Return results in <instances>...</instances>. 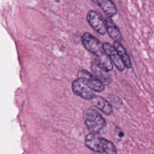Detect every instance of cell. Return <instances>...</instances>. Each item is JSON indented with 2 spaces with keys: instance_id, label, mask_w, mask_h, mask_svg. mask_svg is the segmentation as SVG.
I'll return each mask as SVG.
<instances>
[{
  "instance_id": "6da1fadb",
  "label": "cell",
  "mask_w": 154,
  "mask_h": 154,
  "mask_svg": "<svg viewBox=\"0 0 154 154\" xmlns=\"http://www.w3.org/2000/svg\"><path fill=\"white\" fill-rule=\"evenodd\" d=\"M85 144L88 148L97 153L101 154H117L116 147L111 141L94 133H90L86 135Z\"/></svg>"
},
{
  "instance_id": "7a4b0ae2",
  "label": "cell",
  "mask_w": 154,
  "mask_h": 154,
  "mask_svg": "<svg viewBox=\"0 0 154 154\" xmlns=\"http://www.w3.org/2000/svg\"><path fill=\"white\" fill-rule=\"evenodd\" d=\"M85 124L91 133L100 132L106 126V121L101 114L94 109H87L84 115Z\"/></svg>"
},
{
  "instance_id": "3957f363",
  "label": "cell",
  "mask_w": 154,
  "mask_h": 154,
  "mask_svg": "<svg viewBox=\"0 0 154 154\" xmlns=\"http://www.w3.org/2000/svg\"><path fill=\"white\" fill-rule=\"evenodd\" d=\"M81 42L84 48L91 54L96 55L97 58L105 54L103 48V44L91 34L84 33L81 37Z\"/></svg>"
},
{
  "instance_id": "277c9868",
  "label": "cell",
  "mask_w": 154,
  "mask_h": 154,
  "mask_svg": "<svg viewBox=\"0 0 154 154\" xmlns=\"http://www.w3.org/2000/svg\"><path fill=\"white\" fill-rule=\"evenodd\" d=\"M78 77L94 91L101 92L105 89L104 83L86 70H79L78 72Z\"/></svg>"
},
{
  "instance_id": "5b68a950",
  "label": "cell",
  "mask_w": 154,
  "mask_h": 154,
  "mask_svg": "<svg viewBox=\"0 0 154 154\" xmlns=\"http://www.w3.org/2000/svg\"><path fill=\"white\" fill-rule=\"evenodd\" d=\"M87 20L88 24L97 32L104 35L106 32V22L102 16L95 10H90L87 14Z\"/></svg>"
},
{
  "instance_id": "8992f818",
  "label": "cell",
  "mask_w": 154,
  "mask_h": 154,
  "mask_svg": "<svg viewBox=\"0 0 154 154\" xmlns=\"http://www.w3.org/2000/svg\"><path fill=\"white\" fill-rule=\"evenodd\" d=\"M72 88L76 95L84 99L91 100L96 96L94 91L79 78L73 81Z\"/></svg>"
},
{
  "instance_id": "52a82bcc",
  "label": "cell",
  "mask_w": 154,
  "mask_h": 154,
  "mask_svg": "<svg viewBox=\"0 0 154 154\" xmlns=\"http://www.w3.org/2000/svg\"><path fill=\"white\" fill-rule=\"evenodd\" d=\"M103 48L116 68L119 71H123L126 67L113 45H111L109 43H103Z\"/></svg>"
},
{
  "instance_id": "ba28073f",
  "label": "cell",
  "mask_w": 154,
  "mask_h": 154,
  "mask_svg": "<svg viewBox=\"0 0 154 154\" xmlns=\"http://www.w3.org/2000/svg\"><path fill=\"white\" fill-rule=\"evenodd\" d=\"M91 69L94 75L102 81L105 85H109L112 82V78L109 72L102 69L98 65L97 59H93L91 62Z\"/></svg>"
},
{
  "instance_id": "9c48e42d",
  "label": "cell",
  "mask_w": 154,
  "mask_h": 154,
  "mask_svg": "<svg viewBox=\"0 0 154 154\" xmlns=\"http://www.w3.org/2000/svg\"><path fill=\"white\" fill-rule=\"evenodd\" d=\"M91 100L93 105L103 114L108 116L112 114L113 109L112 105L103 97L100 96H95Z\"/></svg>"
},
{
  "instance_id": "30bf717a",
  "label": "cell",
  "mask_w": 154,
  "mask_h": 154,
  "mask_svg": "<svg viewBox=\"0 0 154 154\" xmlns=\"http://www.w3.org/2000/svg\"><path fill=\"white\" fill-rule=\"evenodd\" d=\"M105 22H106V32L108 33L109 35L114 41H117L120 42V41H122L123 39L122 35L119 28L115 24L114 21L111 19V17H107L105 19Z\"/></svg>"
},
{
  "instance_id": "8fae6325",
  "label": "cell",
  "mask_w": 154,
  "mask_h": 154,
  "mask_svg": "<svg viewBox=\"0 0 154 154\" xmlns=\"http://www.w3.org/2000/svg\"><path fill=\"white\" fill-rule=\"evenodd\" d=\"M102 11L109 17H112L117 13V9L112 0H96Z\"/></svg>"
},
{
  "instance_id": "7c38bea8",
  "label": "cell",
  "mask_w": 154,
  "mask_h": 154,
  "mask_svg": "<svg viewBox=\"0 0 154 154\" xmlns=\"http://www.w3.org/2000/svg\"><path fill=\"white\" fill-rule=\"evenodd\" d=\"M113 46L117 51L119 55H120V58H122L126 68L130 69L132 67V63L130 59V57L126 52V50L122 45L120 42L114 41L113 43Z\"/></svg>"
},
{
  "instance_id": "4fadbf2b",
  "label": "cell",
  "mask_w": 154,
  "mask_h": 154,
  "mask_svg": "<svg viewBox=\"0 0 154 154\" xmlns=\"http://www.w3.org/2000/svg\"><path fill=\"white\" fill-rule=\"evenodd\" d=\"M97 60L99 66L103 70L109 72L112 70V62L106 53L101 57L97 58Z\"/></svg>"
}]
</instances>
